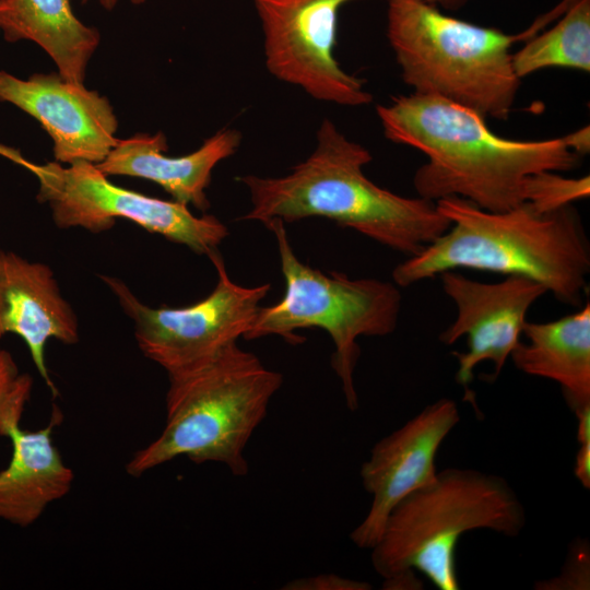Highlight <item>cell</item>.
<instances>
[{
    "label": "cell",
    "mask_w": 590,
    "mask_h": 590,
    "mask_svg": "<svg viewBox=\"0 0 590 590\" xmlns=\"http://www.w3.org/2000/svg\"><path fill=\"white\" fill-rule=\"evenodd\" d=\"M166 423L160 436L126 464L129 475L185 456L197 464H224L248 473L245 450L264 420L283 377L237 343L191 371L168 377Z\"/></svg>",
    "instance_id": "6"
},
{
    "label": "cell",
    "mask_w": 590,
    "mask_h": 590,
    "mask_svg": "<svg viewBox=\"0 0 590 590\" xmlns=\"http://www.w3.org/2000/svg\"><path fill=\"white\" fill-rule=\"evenodd\" d=\"M589 127H582L579 130H576L571 133L566 134L567 142L571 150H574L579 155H585L589 153L590 150V133Z\"/></svg>",
    "instance_id": "25"
},
{
    "label": "cell",
    "mask_w": 590,
    "mask_h": 590,
    "mask_svg": "<svg viewBox=\"0 0 590 590\" xmlns=\"http://www.w3.org/2000/svg\"><path fill=\"white\" fill-rule=\"evenodd\" d=\"M33 388V378L21 374L13 356L0 347V436L20 424Z\"/></svg>",
    "instance_id": "20"
},
{
    "label": "cell",
    "mask_w": 590,
    "mask_h": 590,
    "mask_svg": "<svg viewBox=\"0 0 590 590\" xmlns=\"http://www.w3.org/2000/svg\"><path fill=\"white\" fill-rule=\"evenodd\" d=\"M88 1H90V0H81V2H82L83 4L86 3V2H88ZM97 2H98L105 10L111 11V10L116 7L118 0H97Z\"/></svg>",
    "instance_id": "28"
},
{
    "label": "cell",
    "mask_w": 590,
    "mask_h": 590,
    "mask_svg": "<svg viewBox=\"0 0 590 590\" xmlns=\"http://www.w3.org/2000/svg\"><path fill=\"white\" fill-rule=\"evenodd\" d=\"M436 8L446 10H457L465 5L470 0H420Z\"/></svg>",
    "instance_id": "27"
},
{
    "label": "cell",
    "mask_w": 590,
    "mask_h": 590,
    "mask_svg": "<svg viewBox=\"0 0 590 590\" xmlns=\"http://www.w3.org/2000/svg\"><path fill=\"white\" fill-rule=\"evenodd\" d=\"M510 354L516 368L560 386L575 413L590 405V305L547 322L527 321Z\"/></svg>",
    "instance_id": "17"
},
{
    "label": "cell",
    "mask_w": 590,
    "mask_h": 590,
    "mask_svg": "<svg viewBox=\"0 0 590 590\" xmlns=\"http://www.w3.org/2000/svg\"><path fill=\"white\" fill-rule=\"evenodd\" d=\"M376 110L388 140L427 157L413 184L418 197L434 202L459 197L487 211H507L528 201L533 175L571 170L581 161L566 135L503 138L480 114L434 95H399Z\"/></svg>",
    "instance_id": "1"
},
{
    "label": "cell",
    "mask_w": 590,
    "mask_h": 590,
    "mask_svg": "<svg viewBox=\"0 0 590 590\" xmlns=\"http://www.w3.org/2000/svg\"><path fill=\"white\" fill-rule=\"evenodd\" d=\"M353 1L361 0H252L269 72L318 101L343 106L371 103L364 80L344 71L333 52L339 12Z\"/></svg>",
    "instance_id": "10"
},
{
    "label": "cell",
    "mask_w": 590,
    "mask_h": 590,
    "mask_svg": "<svg viewBox=\"0 0 590 590\" xmlns=\"http://www.w3.org/2000/svg\"><path fill=\"white\" fill-rule=\"evenodd\" d=\"M576 455L575 475L581 485L590 488V442L579 444Z\"/></svg>",
    "instance_id": "24"
},
{
    "label": "cell",
    "mask_w": 590,
    "mask_h": 590,
    "mask_svg": "<svg viewBox=\"0 0 590 590\" xmlns=\"http://www.w3.org/2000/svg\"><path fill=\"white\" fill-rule=\"evenodd\" d=\"M240 141L239 131L224 128L205 139L198 150L182 156H168L163 132L135 133L118 139L96 167L106 176H131L153 181L174 201L204 212L210 208L205 189L211 182L213 168L235 154Z\"/></svg>",
    "instance_id": "15"
},
{
    "label": "cell",
    "mask_w": 590,
    "mask_h": 590,
    "mask_svg": "<svg viewBox=\"0 0 590 590\" xmlns=\"http://www.w3.org/2000/svg\"><path fill=\"white\" fill-rule=\"evenodd\" d=\"M0 32L8 42L31 40L43 48L67 81L84 84L99 32L74 14L71 0H0Z\"/></svg>",
    "instance_id": "18"
},
{
    "label": "cell",
    "mask_w": 590,
    "mask_h": 590,
    "mask_svg": "<svg viewBox=\"0 0 590 590\" xmlns=\"http://www.w3.org/2000/svg\"><path fill=\"white\" fill-rule=\"evenodd\" d=\"M132 4L139 5L144 3L146 0H130Z\"/></svg>",
    "instance_id": "29"
},
{
    "label": "cell",
    "mask_w": 590,
    "mask_h": 590,
    "mask_svg": "<svg viewBox=\"0 0 590 590\" xmlns=\"http://www.w3.org/2000/svg\"><path fill=\"white\" fill-rule=\"evenodd\" d=\"M512 67L519 79L547 68L590 71V0H571L557 22L534 34L517 52Z\"/></svg>",
    "instance_id": "19"
},
{
    "label": "cell",
    "mask_w": 590,
    "mask_h": 590,
    "mask_svg": "<svg viewBox=\"0 0 590 590\" xmlns=\"http://www.w3.org/2000/svg\"><path fill=\"white\" fill-rule=\"evenodd\" d=\"M0 155L24 167H26L30 162L22 156L20 151L13 148L7 146L4 144H1V143H0Z\"/></svg>",
    "instance_id": "26"
},
{
    "label": "cell",
    "mask_w": 590,
    "mask_h": 590,
    "mask_svg": "<svg viewBox=\"0 0 590 590\" xmlns=\"http://www.w3.org/2000/svg\"><path fill=\"white\" fill-rule=\"evenodd\" d=\"M26 168L38 180L37 200L49 205L59 228L81 227L98 234L111 228L116 219H126L206 256L228 235L226 225L214 215L196 216L177 201L116 186L92 163L28 162Z\"/></svg>",
    "instance_id": "9"
},
{
    "label": "cell",
    "mask_w": 590,
    "mask_h": 590,
    "mask_svg": "<svg viewBox=\"0 0 590 590\" xmlns=\"http://www.w3.org/2000/svg\"><path fill=\"white\" fill-rule=\"evenodd\" d=\"M208 257L216 269L217 282L205 298L186 307H150L120 279L101 276L131 319L142 354L168 377L201 367L244 338L271 288L270 284L238 285L229 279L217 250Z\"/></svg>",
    "instance_id": "8"
},
{
    "label": "cell",
    "mask_w": 590,
    "mask_h": 590,
    "mask_svg": "<svg viewBox=\"0 0 590 590\" xmlns=\"http://www.w3.org/2000/svg\"><path fill=\"white\" fill-rule=\"evenodd\" d=\"M439 275L444 292L457 306L455 321L439 340L451 345L467 337V351L452 352L459 365L456 380L467 387L474 368L485 361L493 363L496 379L520 342L528 310L546 288L520 275H507L496 283L474 281L455 270Z\"/></svg>",
    "instance_id": "11"
},
{
    "label": "cell",
    "mask_w": 590,
    "mask_h": 590,
    "mask_svg": "<svg viewBox=\"0 0 590 590\" xmlns=\"http://www.w3.org/2000/svg\"><path fill=\"white\" fill-rule=\"evenodd\" d=\"M524 507L508 482L474 469L449 468L400 500L370 548L374 570L386 589H418L414 570L439 590H458L456 552L473 530L517 536Z\"/></svg>",
    "instance_id": "4"
},
{
    "label": "cell",
    "mask_w": 590,
    "mask_h": 590,
    "mask_svg": "<svg viewBox=\"0 0 590 590\" xmlns=\"http://www.w3.org/2000/svg\"><path fill=\"white\" fill-rule=\"evenodd\" d=\"M373 160L362 144L347 139L330 119L317 131V145L282 177H238L251 209L241 220L273 219L292 223L326 217L402 252L418 253L444 234L449 220L436 202L399 196L368 179L363 167Z\"/></svg>",
    "instance_id": "2"
},
{
    "label": "cell",
    "mask_w": 590,
    "mask_h": 590,
    "mask_svg": "<svg viewBox=\"0 0 590 590\" xmlns=\"http://www.w3.org/2000/svg\"><path fill=\"white\" fill-rule=\"evenodd\" d=\"M62 416L55 406L50 423L37 430L20 424L7 434L12 442L8 467L0 471V519L26 528L40 518L46 507L66 496L73 471L63 462L51 438Z\"/></svg>",
    "instance_id": "16"
},
{
    "label": "cell",
    "mask_w": 590,
    "mask_h": 590,
    "mask_svg": "<svg viewBox=\"0 0 590 590\" xmlns=\"http://www.w3.org/2000/svg\"><path fill=\"white\" fill-rule=\"evenodd\" d=\"M459 421L457 402L442 398L373 447L359 472L371 504L363 521L350 533L357 547L370 550L392 508L435 480L437 452Z\"/></svg>",
    "instance_id": "12"
},
{
    "label": "cell",
    "mask_w": 590,
    "mask_h": 590,
    "mask_svg": "<svg viewBox=\"0 0 590 590\" xmlns=\"http://www.w3.org/2000/svg\"><path fill=\"white\" fill-rule=\"evenodd\" d=\"M264 225L276 238L285 292L276 304L259 308L244 338L278 334L298 344L305 338L295 331L310 327L326 330L335 349L332 368L341 380L349 409L355 411L358 399L353 374L361 354L357 339L394 331L401 308L398 285L368 278L353 280L340 272L323 273L310 268L293 252L281 219Z\"/></svg>",
    "instance_id": "7"
},
{
    "label": "cell",
    "mask_w": 590,
    "mask_h": 590,
    "mask_svg": "<svg viewBox=\"0 0 590 590\" xmlns=\"http://www.w3.org/2000/svg\"><path fill=\"white\" fill-rule=\"evenodd\" d=\"M436 205L449 228L393 269L394 284L405 287L444 271L471 269L524 276L565 304L581 303L590 250L573 205L544 212L524 202L492 212L459 197Z\"/></svg>",
    "instance_id": "3"
},
{
    "label": "cell",
    "mask_w": 590,
    "mask_h": 590,
    "mask_svg": "<svg viewBox=\"0 0 590 590\" xmlns=\"http://www.w3.org/2000/svg\"><path fill=\"white\" fill-rule=\"evenodd\" d=\"M555 19L551 11L510 35L447 15L420 0H388L387 37L413 93L434 95L481 116L509 117L520 81L511 46Z\"/></svg>",
    "instance_id": "5"
},
{
    "label": "cell",
    "mask_w": 590,
    "mask_h": 590,
    "mask_svg": "<svg viewBox=\"0 0 590 590\" xmlns=\"http://www.w3.org/2000/svg\"><path fill=\"white\" fill-rule=\"evenodd\" d=\"M0 102L15 105L40 123L60 164H99L118 141V120L109 99L58 72L24 80L0 71Z\"/></svg>",
    "instance_id": "13"
},
{
    "label": "cell",
    "mask_w": 590,
    "mask_h": 590,
    "mask_svg": "<svg viewBox=\"0 0 590 590\" xmlns=\"http://www.w3.org/2000/svg\"><path fill=\"white\" fill-rule=\"evenodd\" d=\"M286 590H368V582L341 577L334 574H322L312 577H304L287 582Z\"/></svg>",
    "instance_id": "23"
},
{
    "label": "cell",
    "mask_w": 590,
    "mask_h": 590,
    "mask_svg": "<svg viewBox=\"0 0 590 590\" xmlns=\"http://www.w3.org/2000/svg\"><path fill=\"white\" fill-rule=\"evenodd\" d=\"M7 333L24 340L37 371L57 396L45 346L49 339L64 344L79 341L76 314L49 266L0 248V339Z\"/></svg>",
    "instance_id": "14"
},
{
    "label": "cell",
    "mask_w": 590,
    "mask_h": 590,
    "mask_svg": "<svg viewBox=\"0 0 590 590\" xmlns=\"http://www.w3.org/2000/svg\"><path fill=\"white\" fill-rule=\"evenodd\" d=\"M589 193V176L566 178L556 172H542L533 175L527 202L540 211L550 212L588 198Z\"/></svg>",
    "instance_id": "21"
},
{
    "label": "cell",
    "mask_w": 590,
    "mask_h": 590,
    "mask_svg": "<svg viewBox=\"0 0 590 590\" xmlns=\"http://www.w3.org/2000/svg\"><path fill=\"white\" fill-rule=\"evenodd\" d=\"M590 550L585 540H577L569 548L567 559L558 576L541 580L540 590H588L590 587Z\"/></svg>",
    "instance_id": "22"
}]
</instances>
